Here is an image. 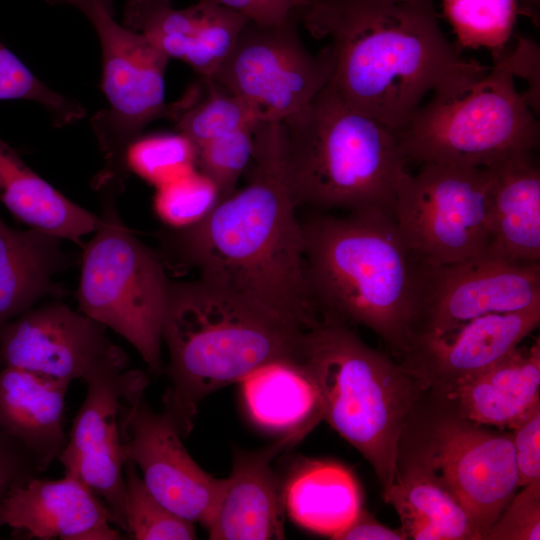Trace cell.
I'll list each match as a JSON object with an SVG mask.
<instances>
[{
	"label": "cell",
	"instance_id": "obj_35",
	"mask_svg": "<svg viewBox=\"0 0 540 540\" xmlns=\"http://www.w3.org/2000/svg\"><path fill=\"white\" fill-rule=\"evenodd\" d=\"M218 202L214 184L194 169L158 186L154 209L168 227L179 229L200 221Z\"/></svg>",
	"mask_w": 540,
	"mask_h": 540
},
{
	"label": "cell",
	"instance_id": "obj_44",
	"mask_svg": "<svg viewBox=\"0 0 540 540\" xmlns=\"http://www.w3.org/2000/svg\"><path fill=\"white\" fill-rule=\"evenodd\" d=\"M526 2H528L529 4H531V5H533V6L539 4V0H526Z\"/></svg>",
	"mask_w": 540,
	"mask_h": 540
},
{
	"label": "cell",
	"instance_id": "obj_10",
	"mask_svg": "<svg viewBox=\"0 0 540 540\" xmlns=\"http://www.w3.org/2000/svg\"><path fill=\"white\" fill-rule=\"evenodd\" d=\"M393 217L423 263L451 264L492 252L487 168L423 163L403 179Z\"/></svg>",
	"mask_w": 540,
	"mask_h": 540
},
{
	"label": "cell",
	"instance_id": "obj_32",
	"mask_svg": "<svg viewBox=\"0 0 540 540\" xmlns=\"http://www.w3.org/2000/svg\"><path fill=\"white\" fill-rule=\"evenodd\" d=\"M197 149L183 134L158 133L138 137L126 151L128 172L156 187L194 170Z\"/></svg>",
	"mask_w": 540,
	"mask_h": 540
},
{
	"label": "cell",
	"instance_id": "obj_36",
	"mask_svg": "<svg viewBox=\"0 0 540 540\" xmlns=\"http://www.w3.org/2000/svg\"><path fill=\"white\" fill-rule=\"evenodd\" d=\"M256 123L240 127L197 148L196 165L216 187L219 201L235 191L239 177L252 159Z\"/></svg>",
	"mask_w": 540,
	"mask_h": 540
},
{
	"label": "cell",
	"instance_id": "obj_1",
	"mask_svg": "<svg viewBox=\"0 0 540 540\" xmlns=\"http://www.w3.org/2000/svg\"><path fill=\"white\" fill-rule=\"evenodd\" d=\"M248 184L200 221L163 234L167 260L306 331L324 315L309 287L302 221L286 178L281 124L258 121Z\"/></svg>",
	"mask_w": 540,
	"mask_h": 540
},
{
	"label": "cell",
	"instance_id": "obj_33",
	"mask_svg": "<svg viewBox=\"0 0 540 540\" xmlns=\"http://www.w3.org/2000/svg\"><path fill=\"white\" fill-rule=\"evenodd\" d=\"M200 17L184 62L210 79L233 51L249 20L226 7L199 0Z\"/></svg>",
	"mask_w": 540,
	"mask_h": 540
},
{
	"label": "cell",
	"instance_id": "obj_14",
	"mask_svg": "<svg viewBox=\"0 0 540 540\" xmlns=\"http://www.w3.org/2000/svg\"><path fill=\"white\" fill-rule=\"evenodd\" d=\"M128 366L107 364L84 378L87 394L58 458L65 473L77 477L105 502L114 525L125 533L127 458L120 438L119 412L125 396L149 382L145 372Z\"/></svg>",
	"mask_w": 540,
	"mask_h": 540
},
{
	"label": "cell",
	"instance_id": "obj_25",
	"mask_svg": "<svg viewBox=\"0 0 540 540\" xmlns=\"http://www.w3.org/2000/svg\"><path fill=\"white\" fill-rule=\"evenodd\" d=\"M0 202L29 227L73 242L93 233L99 221L41 178L1 138Z\"/></svg>",
	"mask_w": 540,
	"mask_h": 540
},
{
	"label": "cell",
	"instance_id": "obj_38",
	"mask_svg": "<svg viewBox=\"0 0 540 540\" xmlns=\"http://www.w3.org/2000/svg\"><path fill=\"white\" fill-rule=\"evenodd\" d=\"M511 430L519 487L540 482V405Z\"/></svg>",
	"mask_w": 540,
	"mask_h": 540
},
{
	"label": "cell",
	"instance_id": "obj_42",
	"mask_svg": "<svg viewBox=\"0 0 540 540\" xmlns=\"http://www.w3.org/2000/svg\"><path fill=\"white\" fill-rule=\"evenodd\" d=\"M336 540H404L407 539L404 531L390 528L381 524L374 516L364 510L344 529L335 534Z\"/></svg>",
	"mask_w": 540,
	"mask_h": 540
},
{
	"label": "cell",
	"instance_id": "obj_27",
	"mask_svg": "<svg viewBox=\"0 0 540 540\" xmlns=\"http://www.w3.org/2000/svg\"><path fill=\"white\" fill-rule=\"evenodd\" d=\"M241 383L249 414L266 429L303 438L322 419L316 389L299 365L273 363Z\"/></svg>",
	"mask_w": 540,
	"mask_h": 540
},
{
	"label": "cell",
	"instance_id": "obj_19",
	"mask_svg": "<svg viewBox=\"0 0 540 540\" xmlns=\"http://www.w3.org/2000/svg\"><path fill=\"white\" fill-rule=\"evenodd\" d=\"M302 439L288 434L263 449H237L231 474L218 503L204 526L212 540L283 539L284 487L273 460Z\"/></svg>",
	"mask_w": 540,
	"mask_h": 540
},
{
	"label": "cell",
	"instance_id": "obj_11",
	"mask_svg": "<svg viewBox=\"0 0 540 540\" xmlns=\"http://www.w3.org/2000/svg\"><path fill=\"white\" fill-rule=\"evenodd\" d=\"M296 11L282 23L248 22L220 68L210 78L244 100L258 121L279 122L307 105L330 82V45L312 54L298 33Z\"/></svg>",
	"mask_w": 540,
	"mask_h": 540
},
{
	"label": "cell",
	"instance_id": "obj_7",
	"mask_svg": "<svg viewBox=\"0 0 540 540\" xmlns=\"http://www.w3.org/2000/svg\"><path fill=\"white\" fill-rule=\"evenodd\" d=\"M456 96L433 95L398 130L407 161L486 168L511 155L533 152L539 123L515 87L509 50Z\"/></svg>",
	"mask_w": 540,
	"mask_h": 540
},
{
	"label": "cell",
	"instance_id": "obj_39",
	"mask_svg": "<svg viewBox=\"0 0 540 540\" xmlns=\"http://www.w3.org/2000/svg\"><path fill=\"white\" fill-rule=\"evenodd\" d=\"M40 473L26 448L0 427V510L14 488Z\"/></svg>",
	"mask_w": 540,
	"mask_h": 540
},
{
	"label": "cell",
	"instance_id": "obj_17",
	"mask_svg": "<svg viewBox=\"0 0 540 540\" xmlns=\"http://www.w3.org/2000/svg\"><path fill=\"white\" fill-rule=\"evenodd\" d=\"M540 323V307L488 314L440 333L414 335L399 361L442 396L497 363Z\"/></svg>",
	"mask_w": 540,
	"mask_h": 540
},
{
	"label": "cell",
	"instance_id": "obj_22",
	"mask_svg": "<svg viewBox=\"0 0 540 540\" xmlns=\"http://www.w3.org/2000/svg\"><path fill=\"white\" fill-rule=\"evenodd\" d=\"M383 497L397 511L407 538L481 540L467 512L434 469L424 445L409 459L398 457L394 482Z\"/></svg>",
	"mask_w": 540,
	"mask_h": 540
},
{
	"label": "cell",
	"instance_id": "obj_21",
	"mask_svg": "<svg viewBox=\"0 0 540 540\" xmlns=\"http://www.w3.org/2000/svg\"><path fill=\"white\" fill-rule=\"evenodd\" d=\"M70 381L0 367V427L32 455L40 472L66 447L64 403Z\"/></svg>",
	"mask_w": 540,
	"mask_h": 540
},
{
	"label": "cell",
	"instance_id": "obj_6",
	"mask_svg": "<svg viewBox=\"0 0 540 540\" xmlns=\"http://www.w3.org/2000/svg\"><path fill=\"white\" fill-rule=\"evenodd\" d=\"M298 365L316 389L322 419L362 454L387 491L402 437L429 391L427 384L331 318L305 334Z\"/></svg>",
	"mask_w": 540,
	"mask_h": 540
},
{
	"label": "cell",
	"instance_id": "obj_40",
	"mask_svg": "<svg viewBox=\"0 0 540 540\" xmlns=\"http://www.w3.org/2000/svg\"><path fill=\"white\" fill-rule=\"evenodd\" d=\"M233 10L259 26L285 21L295 11L298 0H203Z\"/></svg>",
	"mask_w": 540,
	"mask_h": 540
},
{
	"label": "cell",
	"instance_id": "obj_5",
	"mask_svg": "<svg viewBox=\"0 0 540 540\" xmlns=\"http://www.w3.org/2000/svg\"><path fill=\"white\" fill-rule=\"evenodd\" d=\"M287 182L297 206L393 215L408 162L395 130L329 85L280 121Z\"/></svg>",
	"mask_w": 540,
	"mask_h": 540
},
{
	"label": "cell",
	"instance_id": "obj_8",
	"mask_svg": "<svg viewBox=\"0 0 540 540\" xmlns=\"http://www.w3.org/2000/svg\"><path fill=\"white\" fill-rule=\"evenodd\" d=\"M92 238L85 244L79 311L119 334L151 372L163 371L162 327L172 280L162 257L125 225L117 209L121 193L105 188Z\"/></svg>",
	"mask_w": 540,
	"mask_h": 540
},
{
	"label": "cell",
	"instance_id": "obj_15",
	"mask_svg": "<svg viewBox=\"0 0 540 540\" xmlns=\"http://www.w3.org/2000/svg\"><path fill=\"white\" fill-rule=\"evenodd\" d=\"M431 432L428 457L482 540L520 488L511 433L454 412L437 420Z\"/></svg>",
	"mask_w": 540,
	"mask_h": 540
},
{
	"label": "cell",
	"instance_id": "obj_26",
	"mask_svg": "<svg viewBox=\"0 0 540 540\" xmlns=\"http://www.w3.org/2000/svg\"><path fill=\"white\" fill-rule=\"evenodd\" d=\"M284 501L298 525L331 538L361 510L357 481L333 462H310L297 471L284 487Z\"/></svg>",
	"mask_w": 540,
	"mask_h": 540
},
{
	"label": "cell",
	"instance_id": "obj_34",
	"mask_svg": "<svg viewBox=\"0 0 540 540\" xmlns=\"http://www.w3.org/2000/svg\"><path fill=\"white\" fill-rule=\"evenodd\" d=\"M0 100H26L43 107L53 125L73 124L86 116L83 105L42 82L0 41Z\"/></svg>",
	"mask_w": 540,
	"mask_h": 540
},
{
	"label": "cell",
	"instance_id": "obj_2",
	"mask_svg": "<svg viewBox=\"0 0 540 540\" xmlns=\"http://www.w3.org/2000/svg\"><path fill=\"white\" fill-rule=\"evenodd\" d=\"M295 11L314 38L330 40L329 85L395 131L428 94H462L490 68L447 39L432 0H298Z\"/></svg>",
	"mask_w": 540,
	"mask_h": 540
},
{
	"label": "cell",
	"instance_id": "obj_43",
	"mask_svg": "<svg viewBox=\"0 0 540 540\" xmlns=\"http://www.w3.org/2000/svg\"><path fill=\"white\" fill-rule=\"evenodd\" d=\"M110 10L114 11L113 0H103Z\"/></svg>",
	"mask_w": 540,
	"mask_h": 540
},
{
	"label": "cell",
	"instance_id": "obj_23",
	"mask_svg": "<svg viewBox=\"0 0 540 540\" xmlns=\"http://www.w3.org/2000/svg\"><path fill=\"white\" fill-rule=\"evenodd\" d=\"M486 168L492 253L540 263V171L532 152L511 155Z\"/></svg>",
	"mask_w": 540,
	"mask_h": 540
},
{
	"label": "cell",
	"instance_id": "obj_31",
	"mask_svg": "<svg viewBox=\"0 0 540 540\" xmlns=\"http://www.w3.org/2000/svg\"><path fill=\"white\" fill-rule=\"evenodd\" d=\"M126 533L136 540L196 539L194 523L162 504L147 488L135 463L124 466Z\"/></svg>",
	"mask_w": 540,
	"mask_h": 540
},
{
	"label": "cell",
	"instance_id": "obj_41",
	"mask_svg": "<svg viewBox=\"0 0 540 540\" xmlns=\"http://www.w3.org/2000/svg\"><path fill=\"white\" fill-rule=\"evenodd\" d=\"M509 62L514 76L528 81V93L523 94L534 112L539 110V48L531 40L518 38L515 48L509 51Z\"/></svg>",
	"mask_w": 540,
	"mask_h": 540
},
{
	"label": "cell",
	"instance_id": "obj_20",
	"mask_svg": "<svg viewBox=\"0 0 540 540\" xmlns=\"http://www.w3.org/2000/svg\"><path fill=\"white\" fill-rule=\"evenodd\" d=\"M540 341L519 345L503 359L442 395L472 422L512 429L540 405Z\"/></svg>",
	"mask_w": 540,
	"mask_h": 540
},
{
	"label": "cell",
	"instance_id": "obj_16",
	"mask_svg": "<svg viewBox=\"0 0 540 540\" xmlns=\"http://www.w3.org/2000/svg\"><path fill=\"white\" fill-rule=\"evenodd\" d=\"M112 363L130 361L106 327L62 303L34 307L0 329V367L71 382Z\"/></svg>",
	"mask_w": 540,
	"mask_h": 540
},
{
	"label": "cell",
	"instance_id": "obj_13",
	"mask_svg": "<svg viewBox=\"0 0 540 540\" xmlns=\"http://www.w3.org/2000/svg\"><path fill=\"white\" fill-rule=\"evenodd\" d=\"M147 385L129 392L120 407L123 451L142 473L150 492L177 515L205 526L225 486L189 455L174 422L154 412L144 398Z\"/></svg>",
	"mask_w": 540,
	"mask_h": 540
},
{
	"label": "cell",
	"instance_id": "obj_12",
	"mask_svg": "<svg viewBox=\"0 0 540 540\" xmlns=\"http://www.w3.org/2000/svg\"><path fill=\"white\" fill-rule=\"evenodd\" d=\"M538 307L540 263L516 262L492 252L443 265L416 258L411 337L440 333L488 314Z\"/></svg>",
	"mask_w": 540,
	"mask_h": 540
},
{
	"label": "cell",
	"instance_id": "obj_24",
	"mask_svg": "<svg viewBox=\"0 0 540 540\" xmlns=\"http://www.w3.org/2000/svg\"><path fill=\"white\" fill-rule=\"evenodd\" d=\"M62 238L30 227L17 230L0 215V329L48 296H61L56 278L72 263Z\"/></svg>",
	"mask_w": 540,
	"mask_h": 540
},
{
	"label": "cell",
	"instance_id": "obj_9",
	"mask_svg": "<svg viewBox=\"0 0 540 540\" xmlns=\"http://www.w3.org/2000/svg\"><path fill=\"white\" fill-rule=\"evenodd\" d=\"M45 1L78 9L97 33L102 54L101 88L107 107L90 120L105 159L93 186L97 190L107 185L124 189L129 145L151 122L168 116L165 71L169 58L144 36L116 22L114 11L103 0Z\"/></svg>",
	"mask_w": 540,
	"mask_h": 540
},
{
	"label": "cell",
	"instance_id": "obj_29",
	"mask_svg": "<svg viewBox=\"0 0 540 540\" xmlns=\"http://www.w3.org/2000/svg\"><path fill=\"white\" fill-rule=\"evenodd\" d=\"M200 17L197 2L176 8L171 0H128L123 25L144 36L169 59L184 60L195 37Z\"/></svg>",
	"mask_w": 540,
	"mask_h": 540
},
{
	"label": "cell",
	"instance_id": "obj_37",
	"mask_svg": "<svg viewBox=\"0 0 540 540\" xmlns=\"http://www.w3.org/2000/svg\"><path fill=\"white\" fill-rule=\"evenodd\" d=\"M514 495L483 539H540V482L521 487Z\"/></svg>",
	"mask_w": 540,
	"mask_h": 540
},
{
	"label": "cell",
	"instance_id": "obj_4",
	"mask_svg": "<svg viewBox=\"0 0 540 540\" xmlns=\"http://www.w3.org/2000/svg\"><path fill=\"white\" fill-rule=\"evenodd\" d=\"M302 226L307 279L324 317L370 329L400 360L411 337L416 258L393 215L315 214Z\"/></svg>",
	"mask_w": 540,
	"mask_h": 540
},
{
	"label": "cell",
	"instance_id": "obj_3",
	"mask_svg": "<svg viewBox=\"0 0 540 540\" xmlns=\"http://www.w3.org/2000/svg\"><path fill=\"white\" fill-rule=\"evenodd\" d=\"M307 332L200 278L172 281L162 327L170 381L163 412L188 436L210 393L273 363L298 365Z\"/></svg>",
	"mask_w": 540,
	"mask_h": 540
},
{
	"label": "cell",
	"instance_id": "obj_18",
	"mask_svg": "<svg viewBox=\"0 0 540 540\" xmlns=\"http://www.w3.org/2000/svg\"><path fill=\"white\" fill-rule=\"evenodd\" d=\"M6 525L40 540H122L105 502L77 477H33L14 488L0 510Z\"/></svg>",
	"mask_w": 540,
	"mask_h": 540
},
{
	"label": "cell",
	"instance_id": "obj_30",
	"mask_svg": "<svg viewBox=\"0 0 540 540\" xmlns=\"http://www.w3.org/2000/svg\"><path fill=\"white\" fill-rule=\"evenodd\" d=\"M444 13L460 48H507L518 12L517 0H443Z\"/></svg>",
	"mask_w": 540,
	"mask_h": 540
},
{
	"label": "cell",
	"instance_id": "obj_28",
	"mask_svg": "<svg viewBox=\"0 0 540 540\" xmlns=\"http://www.w3.org/2000/svg\"><path fill=\"white\" fill-rule=\"evenodd\" d=\"M205 95L198 100L187 95L182 101L169 106L168 116L176 122L178 132L196 147L258 122L251 107L211 79L203 78Z\"/></svg>",
	"mask_w": 540,
	"mask_h": 540
}]
</instances>
